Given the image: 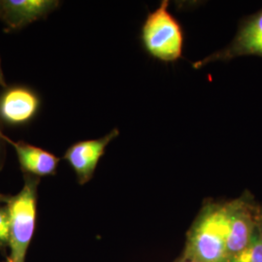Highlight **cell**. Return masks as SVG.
Segmentation results:
<instances>
[{"instance_id": "52a82bcc", "label": "cell", "mask_w": 262, "mask_h": 262, "mask_svg": "<svg viewBox=\"0 0 262 262\" xmlns=\"http://www.w3.org/2000/svg\"><path fill=\"white\" fill-rule=\"evenodd\" d=\"M119 135L120 130L114 128L99 139L76 142L66 150L63 159L74 170L80 185H84L93 179L106 147Z\"/></svg>"}, {"instance_id": "9c48e42d", "label": "cell", "mask_w": 262, "mask_h": 262, "mask_svg": "<svg viewBox=\"0 0 262 262\" xmlns=\"http://www.w3.org/2000/svg\"><path fill=\"white\" fill-rule=\"evenodd\" d=\"M4 140L16 150L24 175L37 178L56 175L60 159L54 154L24 141H13L6 135H4Z\"/></svg>"}, {"instance_id": "4fadbf2b", "label": "cell", "mask_w": 262, "mask_h": 262, "mask_svg": "<svg viewBox=\"0 0 262 262\" xmlns=\"http://www.w3.org/2000/svg\"><path fill=\"white\" fill-rule=\"evenodd\" d=\"M256 231L262 243V206H258L256 214Z\"/></svg>"}, {"instance_id": "5bb4252c", "label": "cell", "mask_w": 262, "mask_h": 262, "mask_svg": "<svg viewBox=\"0 0 262 262\" xmlns=\"http://www.w3.org/2000/svg\"><path fill=\"white\" fill-rule=\"evenodd\" d=\"M0 85L3 86L4 89L7 88V84H6V82H5L4 75H3V71H2V68H1V60H0Z\"/></svg>"}, {"instance_id": "9a60e30c", "label": "cell", "mask_w": 262, "mask_h": 262, "mask_svg": "<svg viewBox=\"0 0 262 262\" xmlns=\"http://www.w3.org/2000/svg\"><path fill=\"white\" fill-rule=\"evenodd\" d=\"M175 262H198L195 261V260H193V259H191V258H188L187 256H185V255H182L180 258H179L178 260H176Z\"/></svg>"}, {"instance_id": "7a4b0ae2", "label": "cell", "mask_w": 262, "mask_h": 262, "mask_svg": "<svg viewBox=\"0 0 262 262\" xmlns=\"http://www.w3.org/2000/svg\"><path fill=\"white\" fill-rule=\"evenodd\" d=\"M40 178L24 175V187L15 195L0 194V203L7 208L10 220L11 262H26L29 244L37 220L38 186Z\"/></svg>"}, {"instance_id": "3957f363", "label": "cell", "mask_w": 262, "mask_h": 262, "mask_svg": "<svg viewBox=\"0 0 262 262\" xmlns=\"http://www.w3.org/2000/svg\"><path fill=\"white\" fill-rule=\"evenodd\" d=\"M162 0L158 9L148 14L141 28V42L149 56L162 62H175L183 56L184 31L178 19Z\"/></svg>"}, {"instance_id": "30bf717a", "label": "cell", "mask_w": 262, "mask_h": 262, "mask_svg": "<svg viewBox=\"0 0 262 262\" xmlns=\"http://www.w3.org/2000/svg\"><path fill=\"white\" fill-rule=\"evenodd\" d=\"M226 262H262V243L257 235H253L251 243L241 252L228 257Z\"/></svg>"}, {"instance_id": "277c9868", "label": "cell", "mask_w": 262, "mask_h": 262, "mask_svg": "<svg viewBox=\"0 0 262 262\" xmlns=\"http://www.w3.org/2000/svg\"><path fill=\"white\" fill-rule=\"evenodd\" d=\"M258 206L248 192L239 198L226 201V250L228 257L241 252L251 243L256 231Z\"/></svg>"}, {"instance_id": "ba28073f", "label": "cell", "mask_w": 262, "mask_h": 262, "mask_svg": "<svg viewBox=\"0 0 262 262\" xmlns=\"http://www.w3.org/2000/svg\"><path fill=\"white\" fill-rule=\"evenodd\" d=\"M59 5L60 1L56 0H0V19L5 25L4 31H16L45 19Z\"/></svg>"}, {"instance_id": "8992f818", "label": "cell", "mask_w": 262, "mask_h": 262, "mask_svg": "<svg viewBox=\"0 0 262 262\" xmlns=\"http://www.w3.org/2000/svg\"><path fill=\"white\" fill-rule=\"evenodd\" d=\"M41 107L39 94L26 85H11L0 94V122L9 126H21L37 116Z\"/></svg>"}, {"instance_id": "5b68a950", "label": "cell", "mask_w": 262, "mask_h": 262, "mask_svg": "<svg viewBox=\"0 0 262 262\" xmlns=\"http://www.w3.org/2000/svg\"><path fill=\"white\" fill-rule=\"evenodd\" d=\"M244 56L262 57V9L241 20L233 40L226 47L194 62L192 67L198 69L214 61H229Z\"/></svg>"}, {"instance_id": "6da1fadb", "label": "cell", "mask_w": 262, "mask_h": 262, "mask_svg": "<svg viewBox=\"0 0 262 262\" xmlns=\"http://www.w3.org/2000/svg\"><path fill=\"white\" fill-rule=\"evenodd\" d=\"M183 255L198 262H226V201L209 200L187 233Z\"/></svg>"}, {"instance_id": "2e32d148", "label": "cell", "mask_w": 262, "mask_h": 262, "mask_svg": "<svg viewBox=\"0 0 262 262\" xmlns=\"http://www.w3.org/2000/svg\"><path fill=\"white\" fill-rule=\"evenodd\" d=\"M4 262H11V261H10V260H8V259H7V260H6V261H4Z\"/></svg>"}, {"instance_id": "8fae6325", "label": "cell", "mask_w": 262, "mask_h": 262, "mask_svg": "<svg viewBox=\"0 0 262 262\" xmlns=\"http://www.w3.org/2000/svg\"><path fill=\"white\" fill-rule=\"evenodd\" d=\"M10 246V220L8 210L0 206V250L4 252Z\"/></svg>"}, {"instance_id": "7c38bea8", "label": "cell", "mask_w": 262, "mask_h": 262, "mask_svg": "<svg viewBox=\"0 0 262 262\" xmlns=\"http://www.w3.org/2000/svg\"><path fill=\"white\" fill-rule=\"evenodd\" d=\"M4 133L0 128V169L2 168L4 159H5V140H4Z\"/></svg>"}]
</instances>
